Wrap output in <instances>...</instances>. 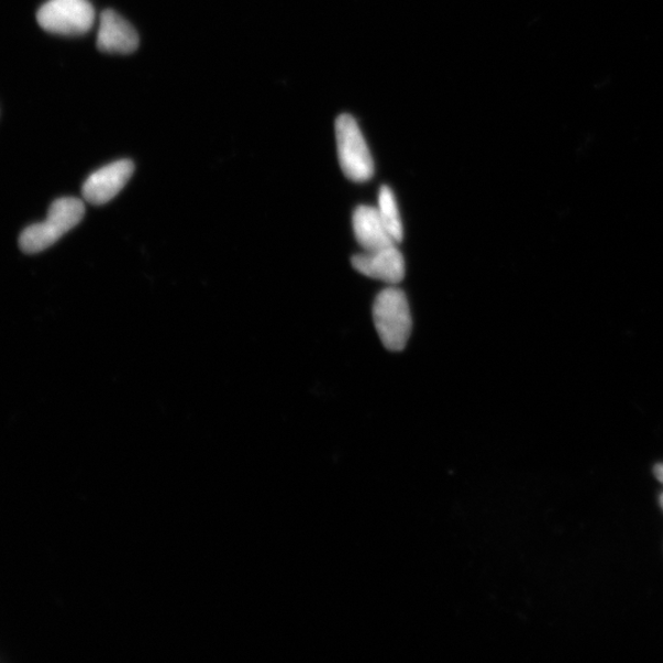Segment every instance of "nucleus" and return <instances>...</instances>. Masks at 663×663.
<instances>
[{
	"label": "nucleus",
	"mask_w": 663,
	"mask_h": 663,
	"mask_svg": "<svg viewBox=\"0 0 663 663\" xmlns=\"http://www.w3.org/2000/svg\"><path fill=\"white\" fill-rule=\"evenodd\" d=\"M336 151L342 170L354 183H366L375 173L371 151L356 121L342 114L335 122Z\"/></svg>",
	"instance_id": "nucleus-3"
},
{
	"label": "nucleus",
	"mask_w": 663,
	"mask_h": 663,
	"mask_svg": "<svg viewBox=\"0 0 663 663\" xmlns=\"http://www.w3.org/2000/svg\"><path fill=\"white\" fill-rule=\"evenodd\" d=\"M378 214H380L383 223L388 231L389 236L398 244L404 240V225L401 217H399L398 207L393 189L388 186H383L378 194Z\"/></svg>",
	"instance_id": "nucleus-9"
},
{
	"label": "nucleus",
	"mask_w": 663,
	"mask_h": 663,
	"mask_svg": "<svg viewBox=\"0 0 663 663\" xmlns=\"http://www.w3.org/2000/svg\"><path fill=\"white\" fill-rule=\"evenodd\" d=\"M352 265L362 275L393 286L404 280L406 275L405 258L396 245L356 255L352 259Z\"/></svg>",
	"instance_id": "nucleus-6"
},
{
	"label": "nucleus",
	"mask_w": 663,
	"mask_h": 663,
	"mask_svg": "<svg viewBox=\"0 0 663 663\" xmlns=\"http://www.w3.org/2000/svg\"><path fill=\"white\" fill-rule=\"evenodd\" d=\"M93 21L95 10L89 0H48L37 12L38 25L62 36L87 34Z\"/></svg>",
	"instance_id": "nucleus-4"
},
{
	"label": "nucleus",
	"mask_w": 663,
	"mask_h": 663,
	"mask_svg": "<svg viewBox=\"0 0 663 663\" xmlns=\"http://www.w3.org/2000/svg\"><path fill=\"white\" fill-rule=\"evenodd\" d=\"M133 173L134 164L131 161H119L103 166L87 178L82 186V196L91 205H107L128 185Z\"/></svg>",
	"instance_id": "nucleus-5"
},
{
	"label": "nucleus",
	"mask_w": 663,
	"mask_h": 663,
	"mask_svg": "<svg viewBox=\"0 0 663 663\" xmlns=\"http://www.w3.org/2000/svg\"><path fill=\"white\" fill-rule=\"evenodd\" d=\"M353 229L356 241L365 252L397 245L389 236L377 208L367 206L356 208L353 216Z\"/></svg>",
	"instance_id": "nucleus-8"
},
{
	"label": "nucleus",
	"mask_w": 663,
	"mask_h": 663,
	"mask_svg": "<svg viewBox=\"0 0 663 663\" xmlns=\"http://www.w3.org/2000/svg\"><path fill=\"white\" fill-rule=\"evenodd\" d=\"M655 475L658 477V479L663 483V465H658L655 467Z\"/></svg>",
	"instance_id": "nucleus-10"
},
{
	"label": "nucleus",
	"mask_w": 663,
	"mask_h": 663,
	"mask_svg": "<svg viewBox=\"0 0 663 663\" xmlns=\"http://www.w3.org/2000/svg\"><path fill=\"white\" fill-rule=\"evenodd\" d=\"M84 214L86 207L78 198H59L51 205L45 221L26 228L20 235L19 245L25 254H38L45 251L71 229L76 228Z\"/></svg>",
	"instance_id": "nucleus-1"
},
{
	"label": "nucleus",
	"mask_w": 663,
	"mask_h": 663,
	"mask_svg": "<svg viewBox=\"0 0 663 663\" xmlns=\"http://www.w3.org/2000/svg\"><path fill=\"white\" fill-rule=\"evenodd\" d=\"M373 314L385 349L391 352L404 351L412 332V316L406 294L395 287L383 290L377 295Z\"/></svg>",
	"instance_id": "nucleus-2"
},
{
	"label": "nucleus",
	"mask_w": 663,
	"mask_h": 663,
	"mask_svg": "<svg viewBox=\"0 0 663 663\" xmlns=\"http://www.w3.org/2000/svg\"><path fill=\"white\" fill-rule=\"evenodd\" d=\"M660 501H661V507H662V509H663V494H662V496H661V498H660Z\"/></svg>",
	"instance_id": "nucleus-11"
},
{
	"label": "nucleus",
	"mask_w": 663,
	"mask_h": 663,
	"mask_svg": "<svg viewBox=\"0 0 663 663\" xmlns=\"http://www.w3.org/2000/svg\"><path fill=\"white\" fill-rule=\"evenodd\" d=\"M140 46V37L128 20L113 10L100 16L98 48L104 54L130 55Z\"/></svg>",
	"instance_id": "nucleus-7"
}]
</instances>
